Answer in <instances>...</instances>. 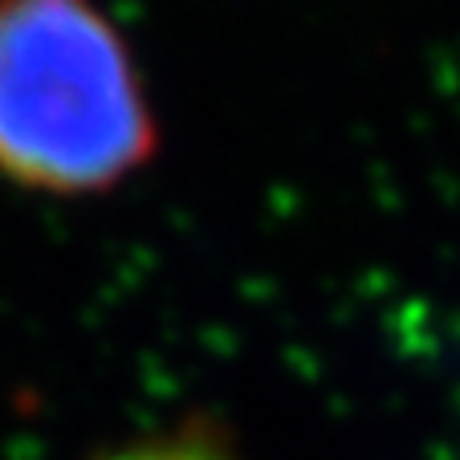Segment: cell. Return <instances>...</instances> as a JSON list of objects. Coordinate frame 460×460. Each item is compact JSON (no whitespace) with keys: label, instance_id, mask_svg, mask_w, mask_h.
Wrapping results in <instances>:
<instances>
[{"label":"cell","instance_id":"6da1fadb","mask_svg":"<svg viewBox=\"0 0 460 460\" xmlns=\"http://www.w3.org/2000/svg\"><path fill=\"white\" fill-rule=\"evenodd\" d=\"M151 155L139 70L94 0H0V175L94 196Z\"/></svg>","mask_w":460,"mask_h":460},{"label":"cell","instance_id":"7a4b0ae2","mask_svg":"<svg viewBox=\"0 0 460 460\" xmlns=\"http://www.w3.org/2000/svg\"><path fill=\"white\" fill-rule=\"evenodd\" d=\"M106 460H228V456L208 448V444H196V440H151V444L122 448Z\"/></svg>","mask_w":460,"mask_h":460}]
</instances>
